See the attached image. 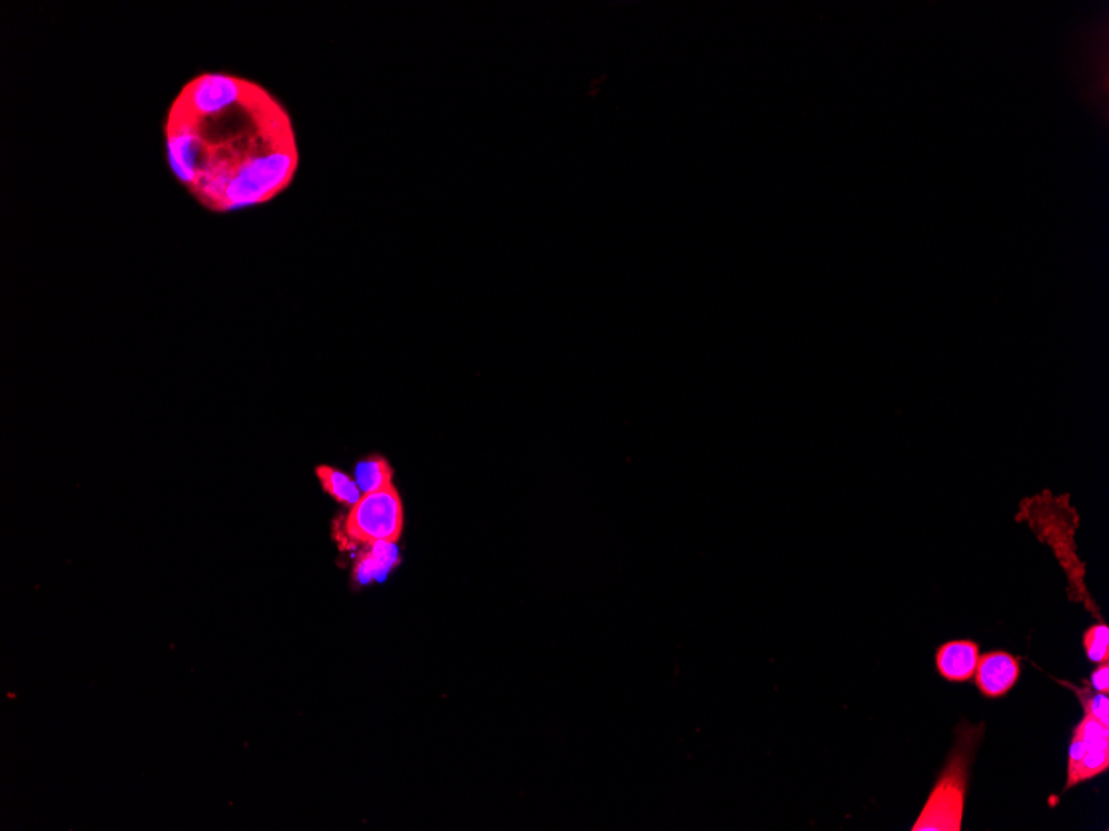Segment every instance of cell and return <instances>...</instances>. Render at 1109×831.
Wrapping results in <instances>:
<instances>
[{
  "label": "cell",
  "mask_w": 1109,
  "mask_h": 831,
  "mask_svg": "<svg viewBox=\"0 0 1109 831\" xmlns=\"http://www.w3.org/2000/svg\"><path fill=\"white\" fill-rule=\"evenodd\" d=\"M163 135L176 180L215 213L268 203L298 170L286 108L258 83L228 73H201L183 85Z\"/></svg>",
  "instance_id": "cell-1"
},
{
  "label": "cell",
  "mask_w": 1109,
  "mask_h": 831,
  "mask_svg": "<svg viewBox=\"0 0 1109 831\" xmlns=\"http://www.w3.org/2000/svg\"><path fill=\"white\" fill-rule=\"evenodd\" d=\"M983 725L958 729L957 744L950 754L947 767L943 768L934 792L930 793L919 820L912 831H960L967 797L968 768L975 754V747L982 739Z\"/></svg>",
  "instance_id": "cell-2"
},
{
  "label": "cell",
  "mask_w": 1109,
  "mask_h": 831,
  "mask_svg": "<svg viewBox=\"0 0 1109 831\" xmlns=\"http://www.w3.org/2000/svg\"><path fill=\"white\" fill-rule=\"evenodd\" d=\"M404 530V506L396 486L361 496L344 520V533L359 545L397 543Z\"/></svg>",
  "instance_id": "cell-3"
},
{
  "label": "cell",
  "mask_w": 1109,
  "mask_h": 831,
  "mask_svg": "<svg viewBox=\"0 0 1109 831\" xmlns=\"http://www.w3.org/2000/svg\"><path fill=\"white\" fill-rule=\"evenodd\" d=\"M1020 662L1008 652H988L978 659L975 682L987 697H1002L1017 684Z\"/></svg>",
  "instance_id": "cell-4"
},
{
  "label": "cell",
  "mask_w": 1109,
  "mask_h": 831,
  "mask_svg": "<svg viewBox=\"0 0 1109 831\" xmlns=\"http://www.w3.org/2000/svg\"><path fill=\"white\" fill-rule=\"evenodd\" d=\"M980 649L973 641H952L937 651V669L947 681H970L977 671Z\"/></svg>",
  "instance_id": "cell-5"
},
{
  "label": "cell",
  "mask_w": 1109,
  "mask_h": 831,
  "mask_svg": "<svg viewBox=\"0 0 1109 831\" xmlns=\"http://www.w3.org/2000/svg\"><path fill=\"white\" fill-rule=\"evenodd\" d=\"M396 543H374L361 551L354 566V578L357 583H372L374 579H382L389 573V569L396 564Z\"/></svg>",
  "instance_id": "cell-6"
},
{
  "label": "cell",
  "mask_w": 1109,
  "mask_h": 831,
  "mask_svg": "<svg viewBox=\"0 0 1109 831\" xmlns=\"http://www.w3.org/2000/svg\"><path fill=\"white\" fill-rule=\"evenodd\" d=\"M316 477L323 486V490L341 505L352 508L357 501L361 500L362 491L356 480L342 473L338 468L321 465L316 468Z\"/></svg>",
  "instance_id": "cell-7"
},
{
  "label": "cell",
  "mask_w": 1109,
  "mask_h": 831,
  "mask_svg": "<svg viewBox=\"0 0 1109 831\" xmlns=\"http://www.w3.org/2000/svg\"><path fill=\"white\" fill-rule=\"evenodd\" d=\"M392 478L394 470L386 458L367 457L356 465V483L361 488L362 495L392 485Z\"/></svg>",
  "instance_id": "cell-8"
},
{
  "label": "cell",
  "mask_w": 1109,
  "mask_h": 831,
  "mask_svg": "<svg viewBox=\"0 0 1109 831\" xmlns=\"http://www.w3.org/2000/svg\"><path fill=\"white\" fill-rule=\"evenodd\" d=\"M1109 767V745L1108 747H1096V749H1086L1085 755L1080 762L1076 763L1075 767L1068 770V782L1066 788L1075 787L1078 783L1090 780V778L1106 772Z\"/></svg>",
  "instance_id": "cell-9"
},
{
  "label": "cell",
  "mask_w": 1109,
  "mask_h": 831,
  "mask_svg": "<svg viewBox=\"0 0 1109 831\" xmlns=\"http://www.w3.org/2000/svg\"><path fill=\"white\" fill-rule=\"evenodd\" d=\"M1085 651L1093 662H1106L1109 656V629L1106 624H1096L1083 637Z\"/></svg>",
  "instance_id": "cell-10"
},
{
  "label": "cell",
  "mask_w": 1109,
  "mask_h": 831,
  "mask_svg": "<svg viewBox=\"0 0 1109 831\" xmlns=\"http://www.w3.org/2000/svg\"><path fill=\"white\" fill-rule=\"evenodd\" d=\"M1085 709L1086 714H1090L1091 717H1095L1096 720H1100L1101 724L1108 725L1109 727L1108 694H1103V692H1100V694L1095 695L1093 699L1085 702Z\"/></svg>",
  "instance_id": "cell-11"
},
{
  "label": "cell",
  "mask_w": 1109,
  "mask_h": 831,
  "mask_svg": "<svg viewBox=\"0 0 1109 831\" xmlns=\"http://www.w3.org/2000/svg\"><path fill=\"white\" fill-rule=\"evenodd\" d=\"M1091 682H1093V687H1095L1096 691L1103 692V694H1108V691H1109L1108 661L1103 662V666H1100V669H1096V671L1093 672V676H1091Z\"/></svg>",
  "instance_id": "cell-12"
}]
</instances>
